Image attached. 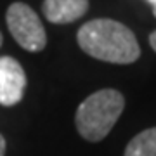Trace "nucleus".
Returning <instances> with one entry per match:
<instances>
[{
    "instance_id": "nucleus-1",
    "label": "nucleus",
    "mask_w": 156,
    "mask_h": 156,
    "mask_svg": "<svg viewBox=\"0 0 156 156\" xmlns=\"http://www.w3.org/2000/svg\"><path fill=\"white\" fill-rule=\"evenodd\" d=\"M78 45L94 59L115 64H130L139 59V42L125 24L113 19H94L78 30Z\"/></svg>"
},
{
    "instance_id": "nucleus-10",
    "label": "nucleus",
    "mask_w": 156,
    "mask_h": 156,
    "mask_svg": "<svg viewBox=\"0 0 156 156\" xmlns=\"http://www.w3.org/2000/svg\"><path fill=\"white\" fill-rule=\"evenodd\" d=\"M154 17H156V5H154Z\"/></svg>"
},
{
    "instance_id": "nucleus-7",
    "label": "nucleus",
    "mask_w": 156,
    "mask_h": 156,
    "mask_svg": "<svg viewBox=\"0 0 156 156\" xmlns=\"http://www.w3.org/2000/svg\"><path fill=\"white\" fill-rule=\"evenodd\" d=\"M5 154V139H4V135L0 134V156Z\"/></svg>"
},
{
    "instance_id": "nucleus-3",
    "label": "nucleus",
    "mask_w": 156,
    "mask_h": 156,
    "mask_svg": "<svg viewBox=\"0 0 156 156\" xmlns=\"http://www.w3.org/2000/svg\"><path fill=\"white\" fill-rule=\"evenodd\" d=\"M9 31L17 44L28 52H40L47 45V35L38 14L23 2L9 5L5 14Z\"/></svg>"
},
{
    "instance_id": "nucleus-6",
    "label": "nucleus",
    "mask_w": 156,
    "mask_h": 156,
    "mask_svg": "<svg viewBox=\"0 0 156 156\" xmlns=\"http://www.w3.org/2000/svg\"><path fill=\"white\" fill-rule=\"evenodd\" d=\"M123 156H156V127L135 135L125 147Z\"/></svg>"
},
{
    "instance_id": "nucleus-4",
    "label": "nucleus",
    "mask_w": 156,
    "mask_h": 156,
    "mask_svg": "<svg viewBox=\"0 0 156 156\" xmlns=\"http://www.w3.org/2000/svg\"><path fill=\"white\" fill-rule=\"evenodd\" d=\"M26 73L17 59L11 56L0 57V104L11 108L24 95Z\"/></svg>"
},
{
    "instance_id": "nucleus-9",
    "label": "nucleus",
    "mask_w": 156,
    "mask_h": 156,
    "mask_svg": "<svg viewBox=\"0 0 156 156\" xmlns=\"http://www.w3.org/2000/svg\"><path fill=\"white\" fill-rule=\"evenodd\" d=\"M2 42H4V38H2V33H0V47H2Z\"/></svg>"
},
{
    "instance_id": "nucleus-5",
    "label": "nucleus",
    "mask_w": 156,
    "mask_h": 156,
    "mask_svg": "<svg viewBox=\"0 0 156 156\" xmlns=\"http://www.w3.org/2000/svg\"><path fill=\"white\" fill-rule=\"evenodd\" d=\"M89 11V0H44L42 12L54 24H68Z\"/></svg>"
},
{
    "instance_id": "nucleus-2",
    "label": "nucleus",
    "mask_w": 156,
    "mask_h": 156,
    "mask_svg": "<svg viewBox=\"0 0 156 156\" xmlns=\"http://www.w3.org/2000/svg\"><path fill=\"white\" fill-rule=\"evenodd\" d=\"M125 108V99L118 90L102 89L89 95L78 106L75 123L85 140L99 142L106 137Z\"/></svg>"
},
{
    "instance_id": "nucleus-8",
    "label": "nucleus",
    "mask_w": 156,
    "mask_h": 156,
    "mask_svg": "<svg viewBox=\"0 0 156 156\" xmlns=\"http://www.w3.org/2000/svg\"><path fill=\"white\" fill-rule=\"evenodd\" d=\"M149 44H151V47H153V50L156 52V31H153V33L149 35Z\"/></svg>"
}]
</instances>
